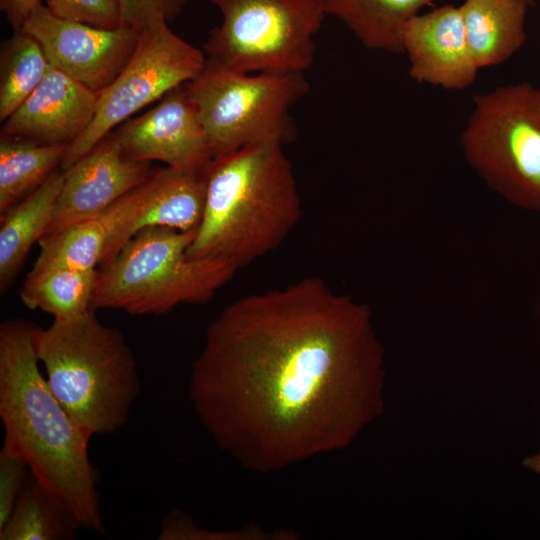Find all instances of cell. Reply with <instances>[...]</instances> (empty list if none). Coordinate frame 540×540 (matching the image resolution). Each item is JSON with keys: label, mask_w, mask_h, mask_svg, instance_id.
I'll use <instances>...</instances> for the list:
<instances>
[{"label": "cell", "mask_w": 540, "mask_h": 540, "mask_svg": "<svg viewBox=\"0 0 540 540\" xmlns=\"http://www.w3.org/2000/svg\"><path fill=\"white\" fill-rule=\"evenodd\" d=\"M530 7L522 0H465L459 7L466 40L479 69L501 64L522 48Z\"/></svg>", "instance_id": "2e32d148"}, {"label": "cell", "mask_w": 540, "mask_h": 540, "mask_svg": "<svg viewBox=\"0 0 540 540\" xmlns=\"http://www.w3.org/2000/svg\"><path fill=\"white\" fill-rule=\"evenodd\" d=\"M189 83L171 90L156 106L112 131L126 158L160 161L184 170H207L214 154Z\"/></svg>", "instance_id": "8fae6325"}, {"label": "cell", "mask_w": 540, "mask_h": 540, "mask_svg": "<svg viewBox=\"0 0 540 540\" xmlns=\"http://www.w3.org/2000/svg\"><path fill=\"white\" fill-rule=\"evenodd\" d=\"M291 531H274L269 533L258 527H248L237 531H212L202 528L189 514L173 509L162 521L159 540H263L294 539Z\"/></svg>", "instance_id": "cb8c5ba5"}, {"label": "cell", "mask_w": 540, "mask_h": 540, "mask_svg": "<svg viewBox=\"0 0 540 540\" xmlns=\"http://www.w3.org/2000/svg\"><path fill=\"white\" fill-rule=\"evenodd\" d=\"M135 189L124 195L100 215L74 225L38 242L40 253L31 272L51 268L97 269L115 231L129 213Z\"/></svg>", "instance_id": "ac0fdd59"}, {"label": "cell", "mask_w": 540, "mask_h": 540, "mask_svg": "<svg viewBox=\"0 0 540 540\" xmlns=\"http://www.w3.org/2000/svg\"><path fill=\"white\" fill-rule=\"evenodd\" d=\"M283 147L254 144L213 158L203 217L187 250L191 258L223 259L240 268L285 241L302 206Z\"/></svg>", "instance_id": "3957f363"}, {"label": "cell", "mask_w": 540, "mask_h": 540, "mask_svg": "<svg viewBox=\"0 0 540 540\" xmlns=\"http://www.w3.org/2000/svg\"><path fill=\"white\" fill-rule=\"evenodd\" d=\"M189 90L217 157L248 145L293 142L290 110L309 83L300 72L240 74L206 64Z\"/></svg>", "instance_id": "ba28073f"}, {"label": "cell", "mask_w": 540, "mask_h": 540, "mask_svg": "<svg viewBox=\"0 0 540 540\" xmlns=\"http://www.w3.org/2000/svg\"><path fill=\"white\" fill-rule=\"evenodd\" d=\"M55 16L103 28L123 26L117 0H41Z\"/></svg>", "instance_id": "d4e9b609"}, {"label": "cell", "mask_w": 540, "mask_h": 540, "mask_svg": "<svg viewBox=\"0 0 540 540\" xmlns=\"http://www.w3.org/2000/svg\"><path fill=\"white\" fill-rule=\"evenodd\" d=\"M35 349L52 393L92 437L121 428L140 392L137 361L124 335L94 310L35 333Z\"/></svg>", "instance_id": "277c9868"}, {"label": "cell", "mask_w": 540, "mask_h": 540, "mask_svg": "<svg viewBox=\"0 0 540 540\" xmlns=\"http://www.w3.org/2000/svg\"><path fill=\"white\" fill-rule=\"evenodd\" d=\"M384 363L369 307L306 277L225 307L188 395L219 449L270 473L346 448L379 418Z\"/></svg>", "instance_id": "6da1fadb"}, {"label": "cell", "mask_w": 540, "mask_h": 540, "mask_svg": "<svg viewBox=\"0 0 540 540\" xmlns=\"http://www.w3.org/2000/svg\"><path fill=\"white\" fill-rule=\"evenodd\" d=\"M205 66L204 52L174 33L168 22L158 20L140 30L134 53L112 83L99 93L93 121L68 146L60 169H69L142 108L195 80Z\"/></svg>", "instance_id": "9c48e42d"}, {"label": "cell", "mask_w": 540, "mask_h": 540, "mask_svg": "<svg viewBox=\"0 0 540 540\" xmlns=\"http://www.w3.org/2000/svg\"><path fill=\"white\" fill-rule=\"evenodd\" d=\"M50 64L40 43L24 31L7 39L0 53V121L3 123L39 86Z\"/></svg>", "instance_id": "7402d4cb"}, {"label": "cell", "mask_w": 540, "mask_h": 540, "mask_svg": "<svg viewBox=\"0 0 540 540\" xmlns=\"http://www.w3.org/2000/svg\"><path fill=\"white\" fill-rule=\"evenodd\" d=\"M98 269L51 268L29 272L20 289L23 304L64 320L91 309Z\"/></svg>", "instance_id": "44dd1931"}, {"label": "cell", "mask_w": 540, "mask_h": 540, "mask_svg": "<svg viewBox=\"0 0 540 540\" xmlns=\"http://www.w3.org/2000/svg\"><path fill=\"white\" fill-rule=\"evenodd\" d=\"M152 172L149 162L126 158L113 132L109 133L65 170L53 217L43 237L95 218L144 183Z\"/></svg>", "instance_id": "7c38bea8"}, {"label": "cell", "mask_w": 540, "mask_h": 540, "mask_svg": "<svg viewBox=\"0 0 540 540\" xmlns=\"http://www.w3.org/2000/svg\"><path fill=\"white\" fill-rule=\"evenodd\" d=\"M99 93L50 65L39 86L3 122L1 133L70 146L89 127Z\"/></svg>", "instance_id": "5bb4252c"}, {"label": "cell", "mask_w": 540, "mask_h": 540, "mask_svg": "<svg viewBox=\"0 0 540 540\" xmlns=\"http://www.w3.org/2000/svg\"><path fill=\"white\" fill-rule=\"evenodd\" d=\"M65 171H54L30 195L0 216V290L5 293L32 246L45 235L53 217Z\"/></svg>", "instance_id": "e0dca14e"}, {"label": "cell", "mask_w": 540, "mask_h": 540, "mask_svg": "<svg viewBox=\"0 0 540 540\" xmlns=\"http://www.w3.org/2000/svg\"><path fill=\"white\" fill-rule=\"evenodd\" d=\"M123 26L142 30L149 24L164 20L174 21L188 0H117Z\"/></svg>", "instance_id": "4316f807"}, {"label": "cell", "mask_w": 540, "mask_h": 540, "mask_svg": "<svg viewBox=\"0 0 540 540\" xmlns=\"http://www.w3.org/2000/svg\"><path fill=\"white\" fill-rule=\"evenodd\" d=\"M206 197V171L167 166L135 188V201L110 239L100 264H108L137 232L148 227L196 230Z\"/></svg>", "instance_id": "9a60e30c"}, {"label": "cell", "mask_w": 540, "mask_h": 540, "mask_svg": "<svg viewBox=\"0 0 540 540\" xmlns=\"http://www.w3.org/2000/svg\"><path fill=\"white\" fill-rule=\"evenodd\" d=\"M522 466L540 475V450L533 455L525 457L522 461Z\"/></svg>", "instance_id": "f1b7e54d"}, {"label": "cell", "mask_w": 540, "mask_h": 540, "mask_svg": "<svg viewBox=\"0 0 540 540\" xmlns=\"http://www.w3.org/2000/svg\"><path fill=\"white\" fill-rule=\"evenodd\" d=\"M526 3H528L531 7L535 5V0H522Z\"/></svg>", "instance_id": "f546056e"}, {"label": "cell", "mask_w": 540, "mask_h": 540, "mask_svg": "<svg viewBox=\"0 0 540 540\" xmlns=\"http://www.w3.org/2000/svg\"><path fill=\"white\" fill-rule=\"evenodd\" d=\"M38 326L22 319L0 325V419L4 441L76 529L105 535L89 458L91 436L49 388L35 349Z\"/></svg>", "instance_id": "7a4b0ae2"}, {"label": "cell", "mask_w": 540, "mask_h": 540, "mask_svg": "<svg viewBox=\"0 0 540 540\" xmlns=\"http://www.w3.org/2000/svg\"><path fill=\"white\" fill-rule=\"evenodd\" d=\"M22 31L42 46L49 64L100 93L118 76L137 46L140 30L97 27L63 19L40 3Z\"/></svg>", "instance_id": "30bf717a"}, {"label": "cell", "mask_w": 540, "mask_h": 540, "mask_svg": "<svg viewBox=\"0 0 540 540\" xmlns=\"http://www.w3.org/2000/svg\"><path fill=\"white\" fill-rule=\"evenodd\" d=\"M28 465L21 454L3 442L0 450V528L9 518L27 478Z\"/></svg>", "instance_id": "484cf974"}, {"label": "cell", "mask_w": 540, "mask_h": 540, "mask_svg": "<svg viewBox=\"0 0 540 540\" xmlns=\"http://www.w3.org/2000/svg\"><path fill=\"white\" fill-rule=\"evenodd\" d=\"M41 0H0V9L14 31H20L26 18Z\"/></svg>", "instance_id": "83f0119b"}, {"label": "cell", "mask_w": 540, "mask_h": 540, "mask_svg": "<svg viewBox=\"0 0 540 540\" xmlns=\"http://www.w3.org/2000/svg\"><path fill=\"white\" fill-rule=\"evenodd\" d=\"M438 0H320L326 15L343 22L367 49L403 53L407 22Z\"/></svg>", "instance_id": "d6986e66"}, {"label": "cell", "mask_w": 540, "mask_h": 540, "mask_svg": "<svg viewBox=\"0 0 540 540\" xmlns=\"http://www.w3.org/2000/svg\"><path fill=\"white\" fill-rule=\"evenodd\" d=\"M67 148L1 133L0 216L35 191L61 166Z\"/></svg>", "instance_id": "ffe728a7"}, {"label": "cell", "mask_w": 540, "mask_h": 540, "mask_svg": "<svg viewBox=\"0 0 540 540\" xmlns=\"http://www.w3.org/2000/svg\"><path fill=\"white\" fill-rule=\"evenodd\" d=\"M76 529L30 474L9 518L0 528V540L72 539Z\"/></svg>", "instance_id": "603a6c76"}, {"label": "cell", "mask_w": 540, "mask_h": 540, "mask_svg": "<svg viewBox=\"0 0 540 540\" xmlns=\"http://www.w3.org/2000/svg\"><path fill=\"white\" fill-rule=\"evenodd\" d=\"M473 105L460 137L465 159L504 198L540 210V88L498 86Z\"/></svg>", "instance_id": "8992f818"}, {"label": "cell", "mask_w": 540, "mask_h": 540, "mask_svg": "<svg viewBox=\"0 0 540 540\" xmlns=\"http://www.w3.org/2000/svg\"><path fill=\"white\" fill-rule=\"evenodd\" d=\"M222 21L211 29L206 64L240 74L305 73L326 16L320 0H208Z\"/></svg>", "instance_id": "52a82bcc"}, {"label": "cell", "mask_w": 540, "mask_h": 540, "mask_svg": "<svg viewBox=\"0 0 540 540\" xmlns=\"http://www.w3.org/2000/svg\"><path fill=\"white\" fill-rule=\"evenodd\" d=\"M197 230V229H196ZM196 230L148 227L98 270L91 309L164 315L181 304H205L239 269L223 259L191 258Z\"/></svg>", "instance_id": "5b68a950"}, {"label": "cell", "mask_w": 540, "mask_h": 540, "mask_svg": "<svg viewBox=\"0 0 540 540\" xmlns=\"http://www.w3.org/2000/svg\"><path fill=\"white\" fill-rule=\"evenodd\" d=\"M410 77L449 90L471 86L477 67L468 46L459 7L446 4L413 16L402 34Z\"/></svg>", "instance_id": "4fadbf2b"}]
</instances>
